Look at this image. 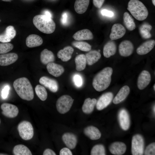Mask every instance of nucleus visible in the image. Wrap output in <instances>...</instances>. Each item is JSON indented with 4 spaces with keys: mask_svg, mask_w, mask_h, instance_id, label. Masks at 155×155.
Masks as SVG:
<instances>
[{
    "mask_svg": "<svg viewBox=\"0 0 155 155\" xmlns=\"http://www.w3.org/2000/svg\"><path fill=\"white\" fill-rule=\"evenodd\" d=\"M13 85L15 90L22 99L30 101L34 98V93L32 85L26 77L18 78L13 82Z\"/></svg>",
    "mask_w": 155,
    "mask_h": 155,
    "instance_id": "f257e3e1",
    "label": "nucleus"
},
{
    "mask_svg": "<svg viewBox=\"0 0 155 155\" xmlns=\"http://www.w3.org/2000/svg\"><path fill=\"white\" fill-rule=\"evenodd\" d=\"M113 70L110 67H107L98 72L94 77L92 85L95 89L101 92L107 88L111 81V76Z\"/></svg>",
    "mask_w": 155,
    "mask_h": 155,
    "instance_id": "f03ea898",
    "label": "nucleus"
},
{
    "mask_svg": "<svg viewBox=\"0 0 155 155\" xmlns=\"http://www.w3.org/2000/svg\"><path fill=\"white\" fill-rule=\"evenodd\" d=\"M33 24L40 31L47 34L53 33L56 28V24L52 18L44 15L35 16L33 19Z\"/></svg>",
    "mask_w": 155,
    "mask_h": 155,
    "instance_id": "7ed1b4c3",
    "label": "nucleus"
},
{
    "mask_svg": "<svg viewBox=\"0 0 155 155\" xmlns=\"http://www.w3.org/2000/svg\"><path fill=\"white\" fill-rule=\"evenodd\" d=\"M127 9L133 17L138 20H145L148 15L146 7L138 0H130L128 4Z\"/></svg>",
    "mask_w": 155,
    "mask_h": 155,
    "instance_id": "20e7f679",
    "label": "nucleus"
},
{
    "mask_svg": "<svg viewBox=\"0 0 155 155\" xmlns=\"http://www.w3.org/2000/svg\"><path fill=\"white\" fill-rule=\"evenodd\" d=\"M17 129L20 136L23 140H29L33 136V128L28 121H23L21 122L18 125Z\"/></svg>",
    "mask_w": 155,
    "mask_h": 155,
    "instance_id": "39448f33",
    "label": "nucleus"
},
{
    "mask_svg": "<svg viewBox=\"0 0 155 155\" xmlns=\"http://www.w3.org/2000/svg\"><path fill=\"white\" fill-rule=\"evenodd\" d=\"M74 100L70 96L65 95L60 97L57 100L56 107L58 112L62 114L67 112L71 108Z\"/></svg>",
    "mask_w": 155,
    "mask_h": 155,
    "instance_id": "423d86ee",
    "label": "nucleus"
},
{
    "mask_svg": "<svg viewBox=\"0 0 155 155\" xmlns=\"http://www.w3.org/2000/svg\"><path fill=\"white\" fill-rule=\"evenodd\" d=\"M144 141L140 135L136 134L133 137L131 142V153L133 155H143L144 151Z\"/></svg>",
    "mask_w": 155,
    "mask_h": 155,
    "instance_id": "0eeeda50",
    "label": "nucleus"
},
{
    "mask_svg": "<svg viewBox=\"0 0 155 155\" xmlns=\"http://www.w3.org/2000/svg\"><path fill=\"white\" fill-rule=\"evenodd\" d=\"M1 108L2 110V114L8 118H15L17 116L19 113L18 107L11 104L3 103L1 105Z\"/></svg>",
    "mask_w": 155,
    "mask_h": 155,
    "instance_id": "6e6552de",
    "label": "nucleus"
},
{
    "mask_svg": "<svg viewBox=\"0 0 155 155\" xmlns=\"http://www.w3.org/2000/svg\"><path fill=\"white\" fill-rule=\"evenodd\" d=\"M113 97V94L110 92L102 94L97 101L96 106L97 109L101 110L106 107L111 102Z\"/></svg>",
    "mask_w": 155,
    "mask_h": 155,
    "instance_id": "1a4fd4ad",
    "label": "nucleus"
},
{
    "mask_svg": "<svg viewBox=\"0 0 155 155\" xmlns=\"http://www.w3.org/2000/svg\"><path fill=\"white\" fill-rule=\"evenodd\" d=\"M134 46L132 43L128 40H125L121 42L119 46V52L123 57H127L133 53Z\"/></svg>",
    "mask_w": 155,
    "mask_h": 155,
    "instance_id": "9d476101",
    "label": "nucleus"
},
{
    "mask_svg": "<svg viewBox=\"0 0 155 155\" xmlns=\"http://www.w3.org/2000/svg\"><path fill=\"white\" fill-rule=\"evenodd\" d=\"M151 80V76L149 72L146 70L142 71L138 78V88L140 90L144 89L149 84Z\"/></svg>",
    "mask_w": 155,
    "mask_h": 155,
    "instance_id": "9b49d317",
    "label": "nucleus"
},
{
    "mask_svg": "<svg viewBox=\"0 0 155 155\" xmlns=\"http://www.w3.org/2000/svg\"><path fill=\"white\" fill-rule=\"evenodd\" d=\"M118 116L121 128L125 131L127 130L130 125V117L127 111L125 109H121L119 113Z\"/></svg>",
    "mask_w": 155,
    "mask_h": 155,
    "instance_id": "f8f14e48",
    "label": "nucleus"
},
{
    "mask_svg": "<svg viewBox=\"0 0 155 155\" xmlns=\"http://www.w3.org/2000/svg\"><path fill=\"white\" fill-rule=\"evenodd\" d=\"M110 38L112 40L120 38L123 36L126 33V29L121 24H114L112 26Z\"/></svg>",
    "mask_w": 155,
    "mask_h": 155,
    "instance_id": "ddd939ff",
    "label": "nucleus"
},
{
    "mask_svg": "<svg viewBox=\"0 0 155 155\" xmlns=\"http://www.w3.org/2000/svg\"><path fill=\"white\" fill-rule=\"evenodd\" d=\"M39 83L48 88L51 92H56L58 89V85L57 82L55 80L48 77L43 76L40 78Z\"/></svg>",
    "mask_w": 155,
    "mask_h": 155,
    "instance_id": "4468645a",
    "label": "nucleus"
},
{
    "mask_svg": "<svg viewBox=\"0 0 155 155\" xmlns=\"http://www.w3.org/2000/svg\"><path fill=\"white\" fill-rule=\"evenodd\" d=\"M18 58V55L14 53L0 55V65L6 66L15 62Z\"/></svg>",
    "mask_w": 155,
    "mask_h": 155,
    "instance_id": "2eb2a0df",
    "label": "nucleus"
},
{
    "mask_svg": "<svg viewBox=\"0 0 155 155\" xmlns=\"http://www.w3.org/2000/svg\"><path fill=\"white\" fill-rule=\"evenodd\" d=\"M62 140L69 149H74L77 144V139L76 136L74 134L70 133H66L62 136Z\"/></svg>",
    "mask_w": 155,
    "mask_h": 155,
    "instance_id": "dca6fc26",
    "label": "nucleus"
},
{
    "mask_svg": "<svg viewBox=\"0 0 155 155\" xmlns=\"http://www.w3.org/2000/svg\"><path fill=\"white\" fill-rule=\"evenodd\" d=\"M46 69L50 74L55 77L60 76L64 71V68L62 65L53 62L48 63Z\"/></svg>",
    "mask_w": 155,
    "mask_h": 155,
    "instance_id": "f3484780",
    "label": "nucleus"
},
{
    "mask_svg": "<svg viewBox=\"0 0 155 155\" xmlns=\"http://www.w3.org/2000/svg\"><path fill=\"white\" fill-rule=\"evenodd\" d=\"M109 149L112 154L116 155H121L125 152L126 150V146L122 142H115L110 145Z\"/></svg>",
    "mask_w": 155,
    "mask_h": 155,
    "instance_id": "a211bd4d",
    "label": "nucleus"
},
{
    "mask_svg": "<svg viewBox=\"0 0 155 155\" xmlns=\"http://www.w3.org/2000/svg\"><path fill=\"white\" fill-rule=\"evenodd\" d=\"M155 44V41L154 40H151L147 41L144 42L137 49V53L140 55H146L153 49Z\"/></svg>",
    "mask_w": 155,
    "mask_h": 155,
    "instance_id": "6ab92c4d",
    "label": "nucleus"
},
{
    "mask_svg": "<svg viewBox=\"0 0 155 155\" xmlns=\"http://www.w3.org/2000/svg\"><path fill=\"white\" fill-rule=\"evenodd\" d=\"M73 38L77 41L92 40L93 35L92 32L87 29H84L77 32L73 36Z\"/></svg>",
    "mask_w": 155,
    "mask_h": 155,
    "instance_id": "aec40b11",
    "label": "nucleus"
},
{
    "mask_svg": "<svg viewBox=\"0 0 155 155\" xmlns=\"http://www.w3.org/2000/svg\"><path fill=\"white\" fill-rule=\"evenodd\" d=\"M26 44L29 48L39 46L42 44L43 40L39 36L35 34H31L26 38Z\"/></svg>",
    "mask_w": 155,
    "mask_h": 155,
    "instance_id": "412c9836",
    "label": "nucleus"
},
{
    "mask_svg": "<svg viewBox=\"0 0 155 155\" xmlns=\"http://www.w3.org/2000/svg\"><path fill=\"white\" fill-rule=\"evenodd\" d=\"M84 134L90 139L96 140L99 139L101 137V133L99 130L96 127L92 126H88L84 130Z\"/></svg>",
    "mask_w": 155,
    "mask_h": 155,
    "instance_id": "4be33fe9",
    "label": "nucleus"
},
{
    "mask_svg": "<svg viewBox=\"0 0 155 155\" xmlns=\"http://www.w3.org/2000/svg\"><path fill=\"white\" fill-rule=\"evenodd\" d=\"M130 91L129 87L127 85L124 86L120 90L113 100L115 104L119 103L123 101L129 95Z\"/></svg>",
    "mask_w": 155,
    "mask_h": 155,
    "instance_id": "5701e85b",
    "label": "nucleus"
},
{
    "mask_svg": "<svg viewBox=\"0 0 155 155\" xmlns=\"http://www.w3.org/2000/svg\"><path fill=\"white\" fill-rule=\"evenodd\" d=\"M73 51V49L71 46H67L59 51L57 56L62 61H67L71 59Z\"/></svg>",
    "mask_w": 155,
    "mask_h": 155,
    "instance_id": "b1692460",
    "label": "nucleus"
},
{
    "mask_svg": "<svg viewBox=\"0 0 155 155\" xmlns=\"http://www.w3.org/2000/svg\"><path fill=\"white\" fill-rule=\"evenodd\" d=\"M117 50L116 45L113 41L108 42L104 46L103 49L104 56L108 58L115 55Z\"/></svg>",
    "mask_w": 155,
    "mask_h": 155,
    "instance_id": "393cba45",
    "label": "nucleus"
},
{
    "mask_svg": "<svg viewBox=\"0 0 155 155\" xmlns=\"http://www.w3.org/2000/svg\"><path fill=\"white\" fill-rule=\"evenodd\" d=\"M40 60L42 64L47 65L54 61L55 56L52 52L47 49H45L40 53Z\"/></svg>",
    "mask_w": 155,
    "mask_h": 155,
    "instance_id": "a878e982",
    "label": "nucleus"
},
{
    "mask_svg": "<svg viewBox=\"0 0 155 155\" xmlns=\"http://www.w3.org/2000/svg\"><path fill=\"white\" fill-rule=\"evenodd\" d=\"M90 0H76L74 5L75 11L81 14L87 10L89 4Z\"/></svg>",
    "mask_w": 155,
    "mask_h": 155,
    "instance_id": "bb28decb",
    "label": "nucleus"
},
{
    "mask_svg": "<svg viewBox=\"0 0 155 155\" xmlns=\"http://www.w3.org/2000/svg\"><path fill=\"white\" fill-rule=\"evenodd\" d=\"M96 102L97 100L95 98H86L84 100L82 106V109L83 112L86 114L91 113L94 110Z\"/></svg>",
    "mask_w": 155,
    "mask_h": 155,
    "instance_id": "cd10ccee",
    "label": "nucleus"
},
{
    "mask_svg": "<svg viewBox=\"0 0 155 155\" xmlns=\"http://www.w3.org/2000/svg\"><path fill=\"white\" fill-rule=\"evenodd\" d=\"M86 63L89 65H92L96 62L100 58L101 55L98 51H91L85 55Z\"/></svg>",
    "mask_w": 155,
    "mask_h": 155,
    "instance_id": "c85d7f7f",
    "label": "nucleus"
},
{
    "mask_svg": "<svg viewBox=\"0 0 155 155\" xmlns=\"http://www.w3.org/2000/svg\"><path fill=\"white\" fill-rule=\"evenodd\" d=\"M14 155H32L29 149L23 144H18L15 146L13 150Z\"/></svg>",
    "mask_w": 155,
    "mask_h": 155,
    "instance_id": "c756f323",
    "label": "nucleus"
},
{
    "mask_svg": "<svg viewBox=\"0 0 155 155\" xmlns=\"http://www.w3.org/2000/svg\"><path fill=\"white\" fill-rule=\"evenodd\" d=\"M75 61L77 71H81L85 69L86 64L85 55L81 54L77 55L75 58Z\"/></svg>",
    "mask_w": 155,
    "mask_h": 155,
    "instance_id": "7c9ffc66",
    "label": "nucleus"
},
{
    "mask_svg": "<svg viewBox=\"0 0 155 155\" xmlns=\"http://www.w3.org/2000/svg\"><path fill=\"white\" fill-rule=\"evenodd\" d=\"M123 19L124 24L127 29L132 31L135 28L136 25L134 20L128 12L124 13Z\"/></svg>",
    "mask_w": 155,
    "mask_h": 155,
    "instance_id": "2f4dec72",
    "label": "nucleus"
},
{
    "mask_svg": "<svg viewBox=\"0 0 155 155\" xmlns=\"http://www.w3.org/2000/svg\"><path fill=\"white\" fill-rule=\"evenodd\" d=\"M152 26L145 23L142 24L139 28V32L142 37L145 39L150 38L151 37L150 31L152 29Z\"/></svg>",
    "mask_w": 155,
    "mask_h": 155,
    "instance_id": "473e14b6",
    "label": "nucleus"
},
{
    "mask_svg": "<svg viewBox=\"0 0 155 155\" xmlns=\"http://www.w3.org/2000/svg\"><path fill=\"white\" fill-rule=\"evenodd\" d=\"M35 90L37 95L41 100L44 101L46 100L47 93L44 87L38 84L36 86Z\"/></svg>",
    "mask_w": 155,
    "mask_h": 155,
    "instance_id": "72a5a7b5",
    "label": "nucleus"
},
{
    "mask_svg": "<svg viewBox=\"0 0 155 155\" xmlns=\"http://www.w3.org/2000/svg\"><path fill=\"white\" fill-rule=\"evenodd\" d=\"M73 46L81 51H88L91 49V46L88 43L82 41H74L72 43Z\"/></svg>",
    "mask_w": 155,
    "mask_h": 155,
    "instance_id": "f704fd0d",
    "label": "nucleus"
},
{
    "mask_svg": "<svg viewBox=\"0 0 155 155\" xmlns=\"http://www.w3.org/2000/svg\"><path fill=\"white\" fill-rule=\"evenodd\" d=\"M90 155H106L105 149L104 146L102 144H97L95 145L91 150Z\"/></svg>",
    "mask_w": 155,
    "mask_h": 155,
    "instance_id": "c9c22d12",
    "label": "nucleus"
},
{
    "mask_svg": "<svg viewBox=\"0 0 155 155\" xmlns=\"http://www.w3.org/2000/svg\"><path fill=\"white\" fill-rule=\"evenodd\" d=\"M3 34L6 37L11 40L15 36L16 31L13 26H9L6 28Z\"/></svg>",
    "mask_w": 155,
    "mask_h": 155,
    "instance_id": "e433bc0d",
    "label": "nucleus"
},
{
    "mask_svg": "<svg viewBox=\"0 0 155 155\" xmlns=\"http://www.w3.org/2000/svg\"><path fill=\"white\" fill-rule=\"evenodd\" d=\"M13 48V46L11 43H0V54H5L9 52Z\"/></svg>",
    "mask_w": 155,
    "mask_h": 155,
    "instance_id": "4c0bfd02",
    "label": "nucleus"
},
{
    "mask_svg": "<svg viewBox=\"0 0 155 155\" xmlns=\"http://www.w3.org/2000/svg\"><path fill=\"white\" fill-rule=\"evenodd\" d=\"M145 155H155V143H152L148 145L146 148L145 151Z\"/></svg>",
    "mask_w": 155,
    "mask_h": 155,
    "instance_id": "58836bf2",
    "label": "nucleus"
},
{
    "mask_svg": "<svg viewBox=\"0 0 155 155\" xmlns=\"http://www.w3.org/2000/svg\"><path fill=\"white\" fill-rule=\"evenodd\" d=\"M73 79L74 83L76 86L80 87L82 86L83 81L80 75L78 74H75L74 75Z\"/></svg>",
    "mask_w": 155,
    "mask_h": 155,
    "instance_id": "ea45409f",
    "label": "nucleus"
},
{
    "mask_svg": "<svg viewBox=\"0 0 155 155\" xmlns=\"http://www.w3.org/2000/svg\"><path fill=\"white\" fill-rule=\"evenodd\" d=\"M9 89V86L8 85L5 86L1 92V96L3 99H6L7 97Z\"/></svg>",
    "mask_w": 155,
    "mask_h": 155,
    "instance_id": "a19ab883",
    "label": "nucleus"
},
{
    "mask_svg": "<svg viewBox=\"0 0 155 155\" xmlns=\"http://www.w3.org/2000/svg\"><path fill=\"white\" fill-rule=\"evenodd\" d=\"M60 155H72L71 152L69 148H63L59 152Z\"/></svg>",
    "mask_w": 155,
    "mask_h": 155,
    "instance_id": "79ce46f5",
    "label": "nucleus"
},
{
    "mask_svg": "<svg viewBox=\"0 0 155 155\" xmlns=\"http://www.w3.org/2000/svg\"><path fill=\"white\" fill-rule=\"evenodd\" d=\"M105 0H93L94 5L96 8H100L103 4Z\"/></svg>",
    "mask_w": 155,
    "mask_h": 155,
    "instance_id": "37998d69",
    "label": "nucleus"
},
{
    "mask_svg": "<svg viewBox=\"0 0 155 155\" xmlns=\"http://www.w3.org/2000/svg\"><path fill=\"white\" fill-rule=\"evenodd\" d=\"M101 13L103 16L109 17H112L114 15V13L113 12L106 9L102 10L101 11Z\"/></svg>",
    "mask_w": 155,
    "mask_h": 155,
    "instance_id": "c03bdc74",
    "label": "nucleus"
},
{
    "mask_svg": "<svg viewBox=\"0 0 155 155\" xmlns=\"http://www.w3.org/2000/svg\"><path fill=\"white\" fill-rule=\"evenodd\" d=\"M43 155H56L55 152L52 150L47 148L44 151Z\"/></svg>",
    "mask_w": 155,
    "mask_h": 155,
    "instance_id": "a18cd8bd",
    "label": "nucleus"
},
{
    "mask_svg": "<svg viewBox=\"0 0 155 155\" xmlns=\"http://www.w3.org/2000/svg\"><path fill=\"white\" fill-rule=\"evenodd\" d=\"M67 16L65 12L63 13L62 15L61 22L63 24L66 23L67 20Z\"/></svg>",
    "mask_w": 155,
    "mask_h": 155,
    "instance_id": "49530a36",
    "label": "nucleus"
},
{
    "mask_svg": "<svg viewBox=\"0 0 155 155\" xmlns=\"http://www.w3.org/2000/svg\"><path fill=\"white\" fill-rule=\"evenodd\" d=\"M44 15L52 18V15L49 11L48 10L45 11L44 12Z\"/></svg>",
    "mask_w": 155,
    "mask_h": 155,
    "instance_id": "de8ad7c7",
    "label": "nucleus"
},
{
    "mask_svg": "<svg viewBox=\"0 0 155 155\" xmlns=\"http://www.w3.org/2000/svg\"><path fill=\"white\" fill-rule=\"evenodd\" d=\"M152 2L153 5L155 6V0H152Z\"/></svg>",
    "mask_w": 155,
    "mask_h": 155,
    "instance_id": "09e8293b",
    "label": "nucleus"
},
{
    "mask_svg": "<svg viewBox=\"0 0 155 155\" xmlns=\"http://www.w3.org/2000/svg\"><path fill=\"white\" fill-rule=\"evenodd\" d=\"M153 111L154 112V113H155V105H154L153 106Z\"/></svg>",
    "mask_w": 155,
    "mask_h": 155,
    "instance_id": "8fccbe9b",
    "label": "nucleus"
},
{
    "mask_svg": "<svg viewBox=\"0 0 155 155\" xmlns=\"http://www.w3.org/2000/svg\"><path fill=\"white\" fill-rule=\"evenodd\" d=\"M3 1H6V2H8V1H10L11 0H1Z\"/></svg>",
    "mask_w": 155,
    "mask_h": 155,
    "instance_id": "3c124183",
    "label": "nucleus"
},
{
    "mask_svg": "<svg viewBox=\"0 0 155 155\" xmlns=\"http://www.w3.org/2000/svg\"><path fill=\"white\" fill-rule=\"evenodd\" d=\"M155 85L154 84V86H153L154 89V90H155Z\"/></svg>",
    "mask_w": 155,
    "mask_h": 155,
    "instance_id": "603ef678",
    "label": "nucleus"
},
{
    "mask_svg": "<svg viewBox=\"0 0 155 155\" xmlns=\"http://www.w3.org/2000/svg\"><path fill=\"white\" fill-rule=\"evenodd\" d=\"M0 123H1V120H0Z\"/></svg>",
    "mask_w": 155,
    "mask_h": 155,
    "instance_id": "864d4df0",
    "label": "nucleus"
},
{
    "mask_svg": "<svg viewBox=\"0 0 155 155\" xmlns=\"http://www.w3.org/2000/svg\"><path fill=\"white\" fill-rule=\"evenodd\" d=\"M1 20H0V22H1Z\"/></svg>",
    "mask_w": 155,
    "mask_h": 155,
    "instance_id": "5fc2aeb1",
    "label": "nucleus"
}]
</instances>
